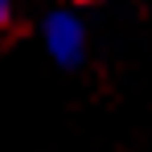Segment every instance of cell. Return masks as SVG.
<instances>
[{"instance_id":"1","label":"cell","mask_w":152,"mask_h":152,"mask_svg":"<svg viewBox=\"0 0 152 152\" xmlns=\"http://www.w3.org/2000/svg\"><path fill=\"white\" fill-rule=\"evenodd\" d=\"M45 45L58 62H78L82 58V25L70 12H53L45 21Z\"/></svg>"}]
</instances>
